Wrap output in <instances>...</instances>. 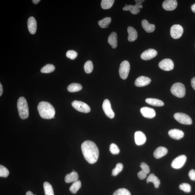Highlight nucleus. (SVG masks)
Wrapping results in <instances>:
<instances>
[{
	"label": "nucleus",
	"instance_id": "1",
	"mask_svg": "<svg viewBox=\"0 0 195 195\" xmlns=\"http://www.w3.org/2000/svg\"><path fill=\"white\" fill-rule=\"evenodd\" d=\"M81 150L85 160L90 164H94L98 160L99 152L96 144L93 141H85L81 145Z\"/></svg>",
	"mask_w": 195,
	"mask_h": 195
},
{
	"label": "nucleus",
	"instance_id": "2",
	"mask_svg": "<svg viewBox=\"0 0 195 195\" xmlns=\"http://www.w3.org/2000/svg\"><path fill=\"white\" fill-rule=\"evenodd\" d=\"M37 109L40 116L42 118L50 119L54 117L55 113V109L49 102L41 101L39 103Z\"/></svg>",
	"mask_w": 195,
	"mask_h": 195
},
{
	"label": "nucleus",
	"instance_id": "3",
	"mask_svg": "<svg viewBox=\"0 0 195 195\" xmlns=\"http://www.w3.org/2000/svg\"><path fill=\"white\" fill-rule=\"evenodd\" d=\"M17 108L19 116L22 119H25L29 116V108L26 99L20 97L18 100Z\"/></svg>",
	"mask_w": 195,
	"mask_h": 195
},
{
	"label": "nucleus",
	"instance_id": "4",
	"mask_svg": "<svg viewBox=\"0 0 195 195\" xmlns=\"http://www.w3.org/2000/svg\"><path fill=\"white\" fill-rule=\"evenodd\" d=\"M171 92L175 96L178 98L184 97L186 94V88L183 84L177 83L173 85L171 89Z\"/></svg>",
	"mask_w": 195,
	"mask_h": 195
},
{
	"label": "nucleus",
	"instance_id": "5",
	"mask_svg": "<svg viewBox=\"0 0 195 195\" xmlns=\"http://www.w3.org/2000/svg\"><path fill=\"white\" fill-rule=\"evenodd\" d=\"M130 69V64L128 61H124L121 62L119 69V75L121 78L123 79H127Z\"/></svg>",
	"mask_w": 195,
	"mask_h": 195
},
{
	"label": "nucleus",
	"instance_id": "6",
	"mask_svg": "<svg viewBox=\"0 0 195 195\" xmlns=\"http://www.w3.org/2000/svg\"><path fill=\"white\" fill-rule=\"evenodd\" d=\"M72 105L73 108L79 112L87 113L90 112V107L86 103L80 101H74L72 103Z\"/></svg>",
	"mask_w": 195,
	"mask_h": 195
},
{
	"label": "nucleus",
	"instance_id": "7",
	"mask_svg": "<svg viewBox=\"0 0 195 195\" xmlns=\"http://www.w3.org/2000/svg\"><path fill=\"white\" fill-rule=\"evenodd\" d=\"M174 117L176 120L181 124L190 125L192 124L191 118L188 115L183 113H176L174 115Z\"/></svg>",
	"mask_w": 195,
	"mask_h": 195
},
{
	"label": "nucleus",
	"instance_id": "8",
	"mask_svg": "<svg viewBox=\"0 0 195 195\" xmlns=\"http://www.w3.org/2000/svg\"><path fill=\"white\" fill-rule=\"evenodd\" d=\"M184 29L182 26L175 24L172 26L170 30V34L172 38L175 39H179L183 33Z\"/></svg>",
	"mask_w": 195,
	"mask_h": 195
},
{
	"label": "nucleus",
	"instance_id": "9",
	"mask_svg": "<svg viewBox=\"0 0 195 195\" xmlns=\"http://www.w3.org/2000/svg\"><path fill=\"white\" fill-rule=\"evenodd\" d=\"M186 157L185 155H181L173 160L171 166L173 168L180 169L184 166L186 160Z\"/></svg>",
	"mask_w": 195,
	"mask_h": 195
},
{
	"label": "nucleus",
	"instance_id": "10",
	"mask_svg": "<svg viewBox=\"0 0 195 195\" xmlns=\"http://www.w3.org/2000/svg\"><path fill=\"white\" fill-rule=\"evenodd\" d=\"M102 108L105 115L109 118L112 119L115 116V113L111 108V103L108 99H105L103 101Z\"/></svg>",
	"mask_w": 195,
	"mask_h": 195
},
{
	"label": "nucleus",
	"instance_id": "11",
	"mask_svg": "<svg viewBox=\"0 0 195 195\" xmlns=\"http://www.w3.org/2000/svg\"><path fill=\"white\" fill-rule=\"evenodd\" d=\"M160 68L165 71H170L174 68V63L171 60L165 59L161 61L159 64Z\"/></svg>",
	"mask_w": 195,
	"mask_h": 195
},
{
	"label": "nucleus",
	"instance_id": "12",
	"mask_svg": "<svg viewBox=\"0 0 195 195\" xmlns=\"http://www.w3.org/2000/svg\"><path fill=\"white\" fill-rule=\"evenodd\" d=\"M140 112L143 116L147 118H154L156 115V112L154 109L150 107H143L140 109Z\"/></svg>",
	"mask_w": 195,
	"mask_h": 195
},
{
	"label": "nucleus",
	"instance_id": "13",
	"mask_svg": "<svg viewBox=\"0 0 195 195\" xmlns=\"http://www.w3.org/2000/svg\"><path fill=\"white\" fill-rule=\"evenodd\" d=\"M157 52L154 49H149L145 51L141 55V58L144 60L148 61L156 57Z\"/></svg>",
	"mask_w": 195,
	"mask_h": 195
},
{
	"label": "nucleus",
	"instance_id": "14",
	"mask_svg": "<svg viewBox=\"0 0 195 195\" xmlns=\"http://www.w3.org/2000/svg\"><path fill=\"white\" fill-rule=\"evenodd\" d=\"M135 142L138 146L144 144L146 141V137L144 133L141 131H137L134 133Z\"/></svg>",
	"mask_w": 195,
	"mask_h": 195
},
{
	"label": "nucleus",
	"instance_id": "15",
	"mask_svg": "<svg viewBox=\"0 0 195 195\" xmlns=\"http://www.w3.org/2000/svg\"><path fill=\"white\" fill-rule=\"evenodd\" d=\"M178 6V2L176 0H166L162 3L163 8L166 11H171L175 9Z\"/></svg>",
	"mask_w": 195,
	"mask_h": 195
},
{
	"label": "nucleus",
	"instance_id": "16",
	"mask_svg": "<svg viewBox=\"0 0 195 195\" xmlns=\"http://www.w3.org/2000/svg\"><path fill=\"white\" fill-rule=\"evenodd\" d=\"M27 24L29 32L32 35L35 34L37 29V23L35 18L30 17L28 19Z\"/></svg>",
	"mask_w": 195,
	"mask_h": 195
},
{
	"label": "nucleus",
	"instance_id": "17",
	"mask_svg": "<svg viewBox=\"0 0 195 195\" xmlns=\"http://www.w3.org/2000/svg\"><path fill=\"white\" fill-rule=\"evenodd\" d=\"M151 79L148 77L141 76L138 77L135 81V85L138 87H143L150 84Z\"/></svg>",
	"mask_w": 195,
	"mask_h": 195
},
{
	"label": "nucleus",
	"instance_id": "18",
	"mask_svg": "<svg viewBox=\"0 0 195 195\" xmlns=\"http://www.w3.org/2000/svg\"><path fill=\"white\" fill-rule=\"evenodd\" d=\"M168 134L171 138L179 140L183 137L184 134V132L180 129H175L169 131Z\"/></svg>",
	"mask_w": 195,
	"mask_h": 195
},
{
	"label": "nucleus",
	"instance_id": "19",
	"mask_svg": "<svg viewBox=\"0 0 195 195\" xmlns=\"http://www.w3.org/2000/svg\"><path fill=\"white\" fill-rule=\"evenodd\" d=\"M168 150L165 147L160 146L157 148L154 153V156L155 158L159 159L166 155Z\"/></svg>",
	"mask_w": 195,
	"mask_h": 195
},
{
	"label": "nucleus",
	"instance_id": "20",
	"mask_svg": "<svg viewBox=\"0 0 195 195\" xmlns=\"http://www.w3.org/2000/svg\"><path fill=\"white\" fill-rule=\"evenodd\" d=\"M143 29L147 33H152L155 31L156 26L154 24H151L148 22L146 20H143L141 22Z\"/></svg>",
	"mask_w": 195,
	"mask_h": 195
},
{
	"label": "nucleus",
	"instance_id": "21",
	"mask_svg": "<svg viewBox=\"0 0 195 195\" xmlns=\"http://www.w3.org/2000/svg\"><path fill=\"white\" fill-rule=\"evenodd\" d=\"M79 175L76 172L73 171L68 174L65 176V181L66 183L75 182L78 180Z\"/></svg>",
	"mask_w": 195,
	"mask_h": 195
},
{
	"label": "nucleus",
	"instance_id": "22",
	"mask_svg": "<svg viewBox=\"0 0 195 195\" xmlns=\"http://www.w3.org/2000/svg\"><path fill=\"white\" fill-rule=\"evenodd\" d=\"M129 34L128 40L129 42H133L136 40L138 37V34L134 28L129 27L127 29Z\"/></svg>",
	"mask_w": 195,
	"mask_h": 195
},
{
	"label": "nucleus",
	"instance_id": "23",
	"mask_svg": "<svg viewBox=\"0 0 195 195\" xmlns=\"http://www.w3.org/2000/svg\"><path fill=\"white\" fill-rule=\"evenodd\" d=\"M108 43L112 48L115 49L117 46V35L116 33L113 32L108 38Z\"/></svg>",
	"mask_w": 195,
	"mask_h": 195
},
{
	"label": "nucleus",
	"instance_id": "24",
	"mask_svg": "<svg viewBox=\"0 0 195 195\" xmlns=\"http://www.w3.org/2000/svg\"><path fill=\"white\" fill-rule=\"evenodd\" d=\"M145 101L148 104L153 106L161 107L164 105V103L162 101L156 98H147Z\"/></svg>",
	"mask_w": 195,
	"mask_h": 195
},
{
	"label": "nucleus",
	"instance_id": "25",
	"mask_svg": "<svg viewBox=\"0 0 195 195\" xmlns=\"http://www.w3.org/2000/svg\"><path fill=\"white\" fill-rule=\"evenodd\" d=\"M147 183L152 182L154 184L155 187L158 188L160 184V181L157 177L153 174H151L147 178Z\"/></svg>",
	"mask_w": 195,
	"mask_h": 195
},
{
	"label": "nucleus",
	"instance_id": "26",
	"mask_svg": "<svg viewBox=\"0 0 195 195\" xmlns=\"http://www.w3.org/2000/svg\"><path fill=\"white\" fill-rule=\"evenodd\" d=\"M82 88V86L80 84L73 83L68 86L67 90L70 92H75L81 90Z\"/></svg>",
	"mask_w": 195,
	"mask_h": 195
},
{
	"label": "nucleus",
	"instance_id": "27",
	"mask_svg": "<svg viewBox=\"0 0 195 195\" xmlns=\"http://www.w3.org/2000/svg\"><path fill=\"white\" fill-rule=\"evenodd\" d=\"M125 7L123 8V11H130L131 13L134 15H136L140 12V10L137 9L134 6L132 5H125Z\"/></svg>",
	"mask_w": 195,
	"mask_h": 195
},
{
	"label": "nucleus",
	"instance_id": "28",
	"mask_svg": "<svg viewBox=\"0 0 195 195\" xmlns=\"http://www.w3.org/2000/svg\"><path fill=\"white\" fill-rule=\"evenodd\" d=\"M81 186V182L80 180H77L73 182V184L69 188V190L73 194H75L80 189Z\"/></svg>",
	"mask_w": 195,
	"mask_h": 195
},
{
	"label": "nucleus",
	"instance_id": "29",
	"mask_svg": "<svg viewBox=\"0 0 195 195\" xmlns=\"http://www.w3.org/2000/svg\"><path fill=\"white\" fill-rule=\"evenodd\" d=\"M43 188L45 195H54L52 186L49 182H45L44 183Z\"/></svg>",
	"mask_w": 195,
	"mask_h": 195
},
{
	"label": "nucleus",
	"instance_id": "30",
	"mask_svg": "<svg viewBox=\"0 0 195 195\" xmlns=\"http://www.w3.org/2000/svg\"><path fill=\"white\" fill-rule=\"evenodd\" d=\"M114 2V0H102L101 3V7L104 9H110L112 6Z\"/></svg>",
	"mask_w": 195,
	"mask_h": 195
},
{
	"label": "nucleus",
	"instance_id": "31",
	"mask_svg": "<svg viewBox=\"0 0 195 195\" xmlns=\"http://www.w3.org/2000/svg\"><path fill=\"white\" fill-rule=\"evenodd\" d=\"M111 21V18L106 17L99 21L98 24L99 27L102 28H108V26L110 24Z\"/></svg>",
	"mask_w": 195,
	"mask_h": 195
},
{
	"label": "nucleus",
	"instance_id": "32",
	"mask_svg": "<svg viewBox=\"0 0 195 195\" xmlns=\"http://www.w3.org/2000/svg\"><path fill=\"white\" fill-rule=\"evenodd\" d=\"M55 67L53 64H47L45 65L41 68L42 73H49L53 72L55 70Z\"/></svg>",
	"mask_w": 195,
	"mask_h": 195
},
{
	"label": "nucleus",
	"instance_id": "33",
	"mask_svg": "<svg viewBox=\"0 0 195 195\" xmlns=\"http://www.w3.org/2000/svg\"><path fill=\"white\" fill-rule=\"evenodd\" d=\"M84 69L85 72L88 74L92 72L93 69V65L92 61H87L85 64Z\"/></svg>",
	"mask_w": 195,
	"mask_h": 195
},
{
	"label": "nucleus",
	"instance_id": "34",
	"mask_svg": "<svg viewBox=\"0 0 195 195\" xmlns=\"http://www.w3.org/2000/svg\"><path fill=\"white\" fill-rule=\"evenodd\" d=\"M123 168V165L121 163L117 164L115 168L113 169L112 171V175L113 176H116L118 175Z\"/></svg>",
	"mask_w": 195,
	"mask_h": 195
},
{
	"label": "nucleus",
	"instance_id": "35",
	"mask_svg": "<svg viewBox=\"0 0 195 195\" xmlns=\"http://www.w3.org/2000/svg\"><path fill=\"white\" fill-rule=\"evenodd\" d=\"M113 195H131L130 192L127 189L120 188L113 193Z\"/></svg>",
	"mask_w": 195,
	"mask_h": 195
},
{
	"label": "nucleus",
	"instance_id": "36",
	"mask_svg": "<svg viewBox=\"0 0 195 195\" xmlns=\"http://www.w3.org/2000/svg\"><path fill=\"white\" fill-rule=\"evenodd\" d=\"M8 169L3 165H0V177L7 178L9 175Z\"/></svg>",
	"mask_w": 195,
	"mask_h": 195
},
{
	"label": "nucleus",
	"instance_id": "37",
	"mask_svg": "<svg viewBox=\"0 0 195 195\" xmlns=\"http://www.w3.org/2000/svg\"><path fill=\"white\" fill-rule=\"evenodd\" d=\"M109 150L112 154L116 155L120 153V149L117 145L114 143L111 144L109 146Z\"/></svg>",
	"mask_w": 195,
	"mask_h": 195
},
{
	"label": "nucleus",
	"instance_id": "38",
	"mask_svg": "<svg viewBox=\"0 0 195 195\" xmlns=\"http://www.w3.org/2000/svg\"><path fill=\"white\" fill-rule=\"evenodd\" d=\"M179 188L180 189L186 193H189L191 189L190 185L186 183L181 184L179 186Z\"/></svg>",
	"mask_w": 195,
	"mask_h": 195
},
{
	"label": "nucleus",
	"instance_id": "39",
	"mask_svg": "<svg viewBox=\"0 0 195 195\" xmlns=\"http://www.w3.org/2000/svg\"><path fill=\"white\" fill-rule=\"evenodd\" d=\"M66 55L68 58L73 60L76 58L78 54L76 51L74 50H69L67 52Z\"/></svg>",
	"mask_w": 195,
	"mask_h": 195
},
{
	"label": "nucleus",
	"instance_id": "40",
	"mask_svg": "<svg viewBox=\"0 0 195 195\" xmlns=\"http://www.w3.org/2000/svg\"><path fill=\"white\" fill-rule=\"evenodd\" d=\"M140 167L142 169V170L143 172L146 173V174H148L150 172V169L148 164L144 162L141 163V164Z\"/></svg>",
	"mask_w": 195,
	"mask_h": 195
},
{
	"label": "nucleus",
	"instance_id": "41",
	"mask_svg": "<svg viewBox=\"0 0 195 195\" xmlns=\"http://www.w3.org/2000/svg\"><path fill=\"white\" fill-rule=\"evenodd\" d=\"M135 1L136 2V5H134L135 6L139 9H142L143 6L142 5V3L144 2L145 1L144 0H135Z\"/></svg>",
	"mask_w": 195,
	"mask_h": 195
},
{
	"label": "nucleus",
	"instance_id": "42",
	"mask_svg": "<svg viewBox=\"0 0 195 195\" xmlns=\"http://www.w3.org/2000/svg\"><path fill=\"white\" fill-rule=\"evenodd\" d=\"M137 175H138V178L141 180L144 179L147 176V174L143 172L142 170L138 172Z\"/></svg>",
	"mask_w": 195,
	"mask_h": 195
},
{
	"label": "nucleus",
	"instance_id": "43",
	"mask_svg": "<svg viewBox=\"0 0 195 195\" xmlns=\"http://www.w3.org/2000/svg\"><path fill=\"white\" fill-rule=\"evenodd\" d=\"M189 176L191 180L195 181V170L193 169L190 170L189 173Z\"/></svg>",
	"mask_w": 195,
	"mask_h": 195
},
{
	"label": "nucleus",
	"instance_id": "44",
	"mask_svg": "<svg viewBox=\"0 0 195 195\" xmlns=\"http://www.w3.org/2000/svg\"><path fill=\"white\" fill-rule=\"evenodd\" d=\"M191 83L192 86L195 90V77H193L191 79Z\"/></svg>",
	"mask_w": 195,
	"mask_h": 195
},
{
	"label": "nucleus",
	"instance_id": "45",
	"mask_svg": "<svg viewBox=\"0 0 195 195\" xmlns=\"http://www.w3.org/2000/svg\"><path fill=\"white\" fill-rule=\"evenodd\" d=\"M3 93V89L2 85L1 84V83H0V96H1L2 94Z\"/></svg>",
	"mask_w": 195,
	"mask_h": 195
},
{
	"label": "nucleus",
	"instance_id": "46",
	"mask_svg": "<svg viewBox=\"0 0 195 195\" xmlns=\"http://www.w3.org/2000/svg\"><path fill=\"white\" fill-rule=\"evenodd\" d=\"M191 9L193 13H195V3L191 6Z\"/></svg>",
	"mask_w": 195,
	"mask_h": 195
},
{
	"label": "nucleus",
	"instance_id": "47",
	"mask_svg": "<svg viewBox=\"0 0 195 195\" xmlns=\"http://www.w3.org/2000/svg\"><path fill=\"white\" fill-rule=\"evenodd\" d=\"M40 1V0H33L32 2L34 4L36 5V4L39 3Z\"/></svg>",
	"mask_w": 195,
	"mask_h": 195
},
{
	"label": "nucleus",
	"instance_id": "48",
	"mask_svg": "<svg viewBox=\"0 0 195 195\" xmlns=\"http://www.w3.org/2000/svg\"><path fill=\"white\" fill-rule=\"evenodd\" d=\"M26 195H35L31 191H28L26 193Z\"/></svg>",
	"mask_w": 195,
	"mask_h": 195
},
{
	"label": "nucleus",
	"instance_id": "49",
	"mask_svg": "<svg viewBox=\"0 0 195 195\" xmlns=\"http://www.w3.org/2000/svg\"><path fill=\"white\" fill-rule=\"evenodd\" d=\"M35 195H36V194H35Z\"/></svg>",
	"mask_w": 195,
	"mask_h": 195
}]
</instances>
